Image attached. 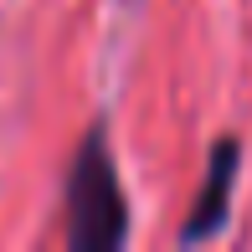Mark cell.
I'll list each match as a JSON object with an SVG mask.
<instances>
[{
    "instance_id": "cell-1",
    "label": "cell",
    "mask_w": 252,
    "mask_h": 252,
    "mask_svg": "<svg viewBox=\"0 0 252 252\" xmlns=\"http://www.w3.org/2000/svg\"><path fill=\"white\" fill-rule=\"evenodd\" d=\"M67 242L77 252H113L129 242V206L103 129H88L67 175Z\"/></svg>"
},
{
    "instance_id": "cell-2",
    "label": "cell",
    "mask_w": 252,
    "mask_h": 252,
    "mask_svg": "<svg viewBox=\"0 0 252 252\" xmlns=\"http://www.w3.org/2000/svg\"><path fill=\"white\" fill-rule=\"evenodd\" d=\"M237 165H242V144H237V139H221V144L211 150L206 186H201L196 206H190L186 232H180V242H186V247L206 242V237H216V232L226 226V206H232V190H237Z\"/></svg>"
}]
</instances>
